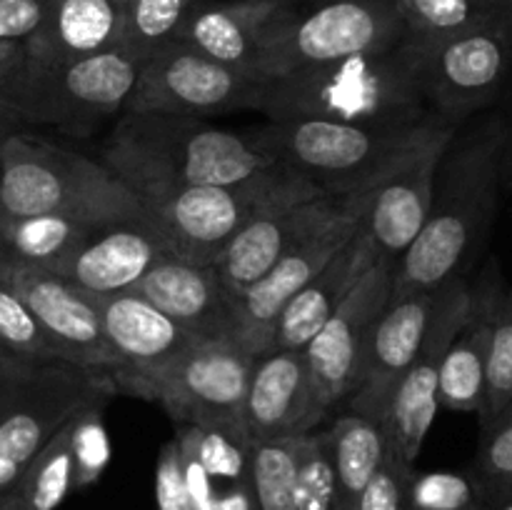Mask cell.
Wrapping results in <instances>:
<instances>
[{"label":"cell","instance_id":"cell-43","mask_svg":"<svg viewBox=\"0 0 512 510\" xmlns=\"http://www.w3.org/2000/svg\"><path fill=\"white\" fill-rule=\"evenodd\" d=\"M50 0H0V40H28L43 25Z\"/></svg>","mask_w":512,"mask_h":510},{"label":"cell","instance_id":"cell-15","mask_svg":"<svg viewBox=\"0 0 512 510\" xmlns=\"http://www.w3.org/2000/svg\"><path fill=\"white\" fill-rule=\"evenodd\" d=\"M393 275L395 263L380 255L353 293L303 348L315 393L328 413L348 400L358 385L370 333L393 295Z\"/></svg>","mask_w":512,"mask_h":510},{"label":"cell","instance_id":"cell-7","mask_svg":"<svg viewBox=\"0 0 512 510\" xmlns=\"http://www.w3.org/2000/svg\"><path fill=\"white\" fill-rule=\"evenodd\" d=\"M405 35L395 0H288L265 40L258 78H283L295 70L385 48Z\"/></svg>","mask_w":512,"mask_h":510},{"label":"cell","instance_id":"cell-2","mask_svg":"<svg viewBox=\"0 0 512 510\" xmlns=\"http://www.w3.org/2000/svg\"><path fill=\"white\" fill-rule=\"evenodd\" d=\"M503 143L505 115L455 133L440 160L428 220L395 263L393 290L435 293L473 258L498 213Z\"/></svg>","mask_w":512,"mask_h":510},{"label":"cell","instance_id":"cell-51","mask_svg":"<svg viewBox=\"0 0 512 510\" xmlns=\"http://www.w3.org/2000/svg\"><path fill=\"white\" fill-rule=\"evenodd\" d=\"M405 510H408V508H405Z\"/></svg>","mask_w":512,"mask_h":510},{"label":"cell","instance_id":"cell-41","mask_svg":"<svg viewBox=\"0 0 512 510\" xmlns=\"http://www.w3.org/2000/svg\"><path fill=\"white\" fill-rule=\"evenodd\" d=\"M153 488L158 510H195L193 500H190L188 483H185L180 445L175 438H170L160 448L158 463H155Z\"/></svg>","mask_w":512,"mask_h":510},{"label":"cell","instance_id":"cell-33","mask_svg":"<svg viewBox=\"0 0 512 510\" xmlns=\"http://www.w3.org/2000/svg\"><path fill=\"white\" fill-rule=\"evenodd\" d=\"M200 0H133L123 8L120 45L145 60L163 45L178 40L190 10Z\"/></svg>","mask_w":512,"mask_h":510},{"label":"cell","instance_id":"cell-11","mask_svg":"<svg viewBox=\"0 0 512 510\" xmlns=\"http://www.w3.org/2000/svg\"><path fill=\"white\" fill-rule=\"evenodd\" d=\"M512 78V20H485L463 33L425 43V93L438 118L463 125L488 108Z\"/></svg>","mask_w":512,"mask_h":510},{"label":"cell","instance_id":"cell-42","mask_svg":"<svg viewBox=\"0 0 512 510\" xmlns=\"http://www.w3.org/2000/svg\"><path fill=\"white\" fill-rule=\"evenodd\" d=\"M28 75V43L25 40H0V113L10 118L15 98Z\"/></svg>","mask_w":512,"mask_h":510},{"label":"cell","instance_id":"cell-30","mask_svg":"<svg viewBox=\"0 0 512 510\" xmlns=\"http://www.w3.org/2000/svg\"><path fill=\"white\" fill-rule=\"evenodd\" d=\"M13 490L25 510H55L68 498L70 490H75L70 420L30 460Z\"/></svg>","mask_w":512,"mask_h":510},{"label":"cell","instance_id":"cell-1","mask_svg":"<svg viewBox=\"0 0 512 510\" xmlns=\"http://www.w3.org/2000/svg\"><path fill=\"white\" fill-rule=\"evenodd\" d=\"M258 113L268 120L420 123L435 115L425 93V43L405 35L385 48L260 80Z\"/></svg>","mask_w":512,"mask_h":510},{"label":"cell","instance_id":"cell-22","mask_svg":"<svg viewBox=\"0 0 512 510\" xmlns=\"http://www.w3.org/2000/svg\"><path fill=\"white\" fill-rule=\"evenodd\" d=\"M348 195H318V198L293 200L263 210L243 225L238 235L230 240L223 258L215 268L235 295H243L250 285L258 283L283 255L295 245L323 228L330 218L343 210Z\"/></svg>","mask_w":512,"mask_h":510},{"label":"cell","instance_id":"cell-28","mask_svg":"<svg viewBox=\"0 0 512 510\" xmlns=\"http://www.w3.org/2000/svg\"><path fill=\"white\" fill-rule=\"evenodd\" d=\"M335 475L333 510H355L363 490L388 455V435L380 420L348 413L328 430Z\"/></svg>","mask_w":512,"mask_h":510},{"label":"cell","instance_id":"cell-19","mask_svg":"<svg viewBox=\"0 0 512 510\" xmlns=\"http://www.w3.org/2000/svg\"><path fill=\"white\" fill-rule=\"evenodd\" d=\"M433 295L435 293H425V290H400V293L393 290L370 333L358 385L348 398L350 413L383 420L400 378L410 368L423 343Z\"/></svg>","mask_w":512,"mask_h":510},{"label":"cell","instance_id":"cell-44","mask_svg":"<svg viewBox=\"0 0 512 510\" xmlns=\"http://www.w3.org/2000/svg\"><path fill=\"white\" fill-rule=\"evenodd\" d=\"M33 370L35 365H28L23 363V360L10 358V355H5L3 350H0V385L13 383V380H20V378H28Z\"/></svg>","mask_w":512,"mask_h":510},{"label":"cell","instance_id":"cell-50","mask_svg":"<svg viewBox=\"0 0 512 510\" xmlns=\"http://www.w3.org/2000/svg\"><path fill=\"white\" fill-rule=\"evenodd\" d=\"M115 3H118L120 8H125V5H128V3H133V0H115Z\"/></svg>","mask_w":512,"mask_h":510},{"label":"cell","instance_id":"cell-34","mask_svg":"<svg viewBox=\"0 0 512 510\" xmlns=\"http://www.w3.org/2000/svg\"><path fill=\"white\" fill-rule=\"evenodd\" d=\"M0 350L35 368L65 363L63 353L38 323L33 310L3 280H0Z\"/></svg>","mask_w":512,"mask_h":510},{"label":"cell","instance_id":"cell-31","mask_svg":"<svg viewBox=\"0 0 512 510\" xmlns=\"http://www.w3.org/2000/svg\"><path fill=\"white\" fill-rule=\"evenodd\" d=\"M300 438L250 443L248 480L258 510H295Z\"/></svg>","mask_w":512,"mask_h":510},{"label":"cell","instance_id":"cell-14","mask_svg":"<svg viewBox=\"0 0 512 510\" xmlns=\"http://www.w3.org/2000/svg\"><path fill=\"white\" fill-rule=\"evenodd\" d=\"M370 193L348 195L343 210L330 218L323 228L295 245L278 260L263 278L250 285L238 298V343H243L258 358L268 350L270 330L285 305L353 240L368 213Z\"/></svg>","mask_w":512,"mask_h":510},{"label":"cell","instance_id":"cell-16","mask_svg":"<svg viewBox=\"0 0 512 510\" xmlns=\"http://www.w3.org/2000/svg\"><path fill=\"white\" fill-rule=\"evenodd\" d=\"M0 280L20 295L38 323L50 335L63 360L90 373H105L115 380L118 360L105 340L100 313L85 290L40 265L20 263L0 253Z\"/></svg>","mask_w":512,"mask_h":510},{"label":"cell","instance_id":"cell-21","mask_svg":"<svg viewBox=\"0 0 512 510\" xmlns=\"http://www.w3.org/2000/svg\"><path fill=\"white\" fill-rule=\"evenodd\" d=\"M458 130L460 125L440 130L373 190L368 213L363 218V230L373 240L378 255L398 263L410 243L420 235L433 203L440 160Z\"/></svg>","mask_w":512,"mask_h":510},{"label":"cell","instance_id":"cell-36","mask_svg":"<svg viewBox=\"0 0 512 510\" xmlns=\"http://www.w3.org/2000/svg\"><path fill=\"white\" fill-rule=\"evenodd\" d=\"M103 408L105 400H95L70 418L75 490L98 483L113 458V445H110V435L103 423Z\"/></svg>","mask_w":512,"mask_h":510},{"label":"cell","instance_id":"cell-39","mask_svg":"<svg viewBox=\"0 0 512 510\" xmlns=\"http://www.w3.org/2000/svg\"><path fill=\"white\" fill-rule=\"evenodd\" d=\"M478 480L480 490H500L512 485V400L480 425V448H478Z\"/></svg>","mask_w":512,"mask_h":510},{"label":"cell","instance_id":"cell-4","mask_svg":"<svg viewBox=\"0 0 512 510\" xmlns=\"http://www.w3.org/2000/svg\"><path fill=\"white\" fill-rule=\"evenodd\" d=\"M450 120L430 115L413 125H353L335 120H270L255 143L328 195H358L378 188L413 158Z\"/></svg>","mask_w":512,"mask_h":510},{"label":"cell","instance_id":"cell-12","mask_svg":"<svg viewBox=\"0 0 512 510\" xmlns=\"http://www.w3.org/2000/svg\"><path fill=\"white\" fill-rule=\"evenodd\" d=\"M255 355L233 338L198 340L153 383L158 400L180 425L220 428L248 438L245 393Z\"/></svg>","mask_w":512,"mask_h":510},{"label":"cell","instance_id":"cell-27","mask_svg":"<svg viewBox=\"0 0 512 510\" xmlns=\"http://www.w3.org/2000/svg\"><path fill=\"white\" fill-rule=\"evenodd\" d=\"M120 35L123 8L115 0H50L43 25L25 40L28 70L115 48Z\"/></svg>","mask_w":512,"mask_h":510},{"label":"cell","instance_id":"cell-24","mask_svg":"<svg viewBox=\"0 0 512 510\" xmlns=\"http://www.w3.org/2000/svg\"><path fill=\"white\" fill-rule=\"evenodd\" d=\"M288 0H200L178 40L243 73L258 75L260 55Z\"/></svg>","mask_w":512,"mask_h":510},{"label":"cell","instance_id":"cell-8","mask_svg":"<svg viewBox=\"0 0 512 510\" xmlns=\"http://www.w3.org/2000/svg\"><path fill=\"white\" fill-rule=\"evenodd\" d=\"M140 63L130 50L115 45L28 70L10 118L20 125H53L75 138H88L103 120L123 115L138 83Z\"/></svg>","mask_w":512,"mask_h":510},{"label":"cell","instance_id":"cell-52","mask_svg":"<svg viewBox=\"0 0 512 510\" xmlns=\"http://www.w3.org/2000/svg\"><path fill=\"white\" fill-rule=\"evenodd\" d=\"M493 3H495V0H493Z\"/></svg>","mask_w":512,"mask_h":510},{"label":"cell","instance_id":"cell-13","mask_svg":"<svg viewBox=\"0 0 512 510\" xmlns=\"http://www.w3.org/2000/svg\"><path fill=\"white\" fill-rule=\"evenodd\" d=\"M470 305H473V285L463 275L448 280L435 290L428 328H425L418 355L400 378L388 410L380 420L385 425L390 450L410 468H415L418 463L420 450H423L425 438H428L435 415L440 410V365H443L450 343L468 320Z\"/></svg>","mask_w":512,"mask_h":510},{"label":"cell","instance_id":"cell-45","mask_svg":"<svg viewBox=\"0 0 512 510\" xmlns=\"http://www.w3.org/2000/svg\"><path fill=\"white\" fill-rule=\"evenodd\" d=\"M478 510H512V485L500 490H480V505Z\"/></svg>","mask_w":512,"mask_h":510},{"label":"cell","instance_id":"cell-20","mask_svg":"<svg viewBox=\"0 0 512 510\" xmlns=\"http://www.w3.org/2000/svg\"><path fill=\"white\" fill-rule=\"evenodd\" d=\"M130 290L163 310L195 338L238 340V295L228 288L215 265H198L168 255Z\"/></svg>","mask_w":512,"mask_h":510},{"label":"cell","instance_id":"cell-25","mask_svg":"<svg viewBox=\"0 0 512 510\" xmlns=\"http://www.w3.org/2000/svg\"><path fill=\"white\" fill-rule=\"evenodd\" d=\"M378 258L373 240L368 238L360 223L353 240L285 305L270 330L268 350L305 348Z\"/></svg>","mask_w":512,"mask_h":510},{"label":"cell","instance_id":"cell-18","mask_svg":"<svg viewBox=\"0 0 512 510\" xmlns=\"http://www.w3.org/2000/svg\"><path fill=\"white\" fill-rule=\"evenodd\" d=\"M325 415L303 348L268 350L253 360L243 408L250 443L303 438Z\"/></svg>","mask_w":512,"mask_h":510},{"label":"cell","instance_id":"cell-49","mask_svg":"<svg viewBox=\"0 0 512 510\" xmlns=\"http://www.w3.org/2000/svg\"><path fill=\"white\" fill-rule=\"evenodd\" d=\"M495 10H498L500 15H505V18L512 20V0H495Z\"/></svg>","mask_w":512,"mask_h":510},{"label":"cell","instance_id":"cell-17","mask_svg":"<svg viewBox=\"0 0 512 510\" xmlns=\"http://www.w3.org/2000/svg\"><path fill=\"white\" fill-rule=\"evenodd\" d=\"M90 298L100 313L110 353L118 360L115 385L135 395L148 398L155 380L200 340L133 290L90 293Z\"/></svg>","mask_w":512,"mask_h":510},{"label":"cell","instance_id":"cell-35","mask_svg":"<svg viewBox=\"0 0 512 510\" xmlns=\"http://www.w3.org/2000/svg\"><path fill=\"white\" fill-rule=\"evenodd\" d=\"M512 400V288L503 290L495 305L493 333H490L485 400L478 418L480 425L493 420Z\"/></svg>","mask_w":512,"mask_h":510},{"label":"cell","instance_id":"cell-6","mask_svg":"<svg viewBox=\"0 0 512 510\" xmlns=\"http://www.w3.org/2000/svg\"><path fill=\"white\" fill-rule=\"evenodd\" d=\"M318 195L328 193L288 165L275 163L238 183L153 190L135 198L170 253L190 263L218 265L230 240L250 218L273 205Z\"/></svg>","mask_w":512,"mask_h":510},{"label":"cell","instance_id":"cell-46","mask_svg":"<svg viewBox=\"0 0 512 510\" xmlns=\"http://www.w3.org/2000/svg\"><path fill=\"white\" fill-rule=\"evenodd\" d=\"M500 180H503V190H512V115L505 118V143L503 158H500Z\"/></svg>","mask_w":512,"mask_h":510},{"label":"cell","instance_id":"cell-38","mask_svg":"<svg viewBox=\"0 0 512 510\" xmlns=\"http://www.w3.org/2000/svg\"><path fill=\"white\" fill-rule=\"evenodd\" d=\"M480 485L475 475L433 470L415 473L408 480L405 508L408 510H478Z\"/></svg>","mask_w":512,"mask_h":510},{"label":"cell","instance_id":"cell-10","mask_svg":"<svg viewBox=\"0 0 512 510\" xmlns=\"http://www.w3.org/2000/svg\"><path fill=\"white\" fill-rule=\"evenodd\" d=\"M260 78L218 63L183 40L140 63L123 113H160L208 120L230 110H258Z\"/></svg>","mask_w":512,"mask_h":510},{"label":"cell","instance_id":"cell-26","mask_svg":"<svg viewBox=\"0 0 512 510\" xmlns=\"http://www.w3.org/2000/svg\"><path fill=\"white\" fill-rule=\"evenodd\" d=\"M498 263H490L473 285L470 315L445 353L438 378L440 408L455 413H480L485 400V373H488L490 333L500 293Z\"/></svg>","mask_w":512,"mask_h":510},{"label":"cell","instance_id":"cell-5","mask_svg":"<svg viewBox=\"0 0 512 510\" xmlns=\"http://www.w3.org/2000/svg\"><path fill=\"white\" fill-rule=\"evenodd\" d=\"M0 215H60L88 225L148 218L103 160L23 128L0 140Z\"/></svg>","mask_w":512,"mask_h":510},{"label":"cell","instance_id":"cell-47","mask_svg":"<svg viewBox=\"0 0 512 510\" xmlns=\"http://www.w3.org/2000/svg\"><path fill=\"white\" fill-rule=\"evenodd\" d=\"M0 510H25L23 503H20L18 493L15 490H8V493L0 498Z\"/></svg>","mask_w":512,"mask_h":510},{"label":"cell","instance_id":"cell-32","mask_svg":"<svg viewBox=\"0 0 512 510\" xmlns=\"http://www.w3.org/2000/svg\"><path fill=\"white\" fill-rule=\"evenodd\" d=\"M405 33L420 43H435L495 18L493 0H395Z\"/></svg>","mask_w":512,"mask_h":510},{"label":"cell","instance_id":"cell-48","mask_svg":"<svg viewBox=\"0 0 512 510\" xmlns=\"http://www.w3.org/2000/svg\"><path fill=\"white\" fill-rule=\"evenodd\" d=\"M18 128H23V125L15 123V120L8 118V115H5V113H0V140L8 138V135L13 133V130H18Z\"/></svg>","mask_w":512,"mask_h":510},{"label":"cell","instance_id":"cell-3","mask_svg":"<svg viewBox=\"0 0 512 510\" xmlns=\"http://www.w3.org/2000/svg\"><path fill=\"white\" fill-rule=\"evenodd\" d=\"M100 155L133 195L238 183L275 165L253 135L160 113L120 115Z\"/></svg>","mask_w":512,"mask_h":510},{"label":"cell","instance_id":"cell-37","mask_svg":"<svg viewBox=\"0 0 512 510\" xmlns=\"http://www.w3.org/2000/svg\"><path fill=\"white\" fill-rule=\"evenodd\" d=\"M335 475L330 458V435L313 433L300 438L298 478H295V510H333Z\"/></svg>","mask_w":512,"mask_h":510},{"label":"cell","instance_id":"cell-40","mask_svg":"<svg viewBox=\"0 0 512 510\" xmlns=\"http://www.w3.org/2000/svg\"><path fill=\"white\" fill-rule=\"evenodd\" d=\"M413 470L415 468L405 465L388 445L383 465L363 490L355 510H405V495H408V480Z\"/></svg>","mask_w":512,"mask_h":510},{"label":"cell","instance_id":"cell-29","mask_svg":"<svg viewBox=\"0 0 512 510\" xmlns=\"http://www.w3.org/2000/svg\"><path fill=\"white\" fill-rule=\"evenodd\" d=\"M95 228L100 225L60 215H0V253L20 263L55 270Z\"/></svg>","mask_w":512,"mask_h":510},{"label":"cell","instance_id":"cell-23","mask_svg":"<svg viewBox=\"0 0 512 510\" xmlns=\"http://www.w3.org/2000/svg\"><path fill=\"white\" fill-rule=\"evenodd\" d=\"M168 255V243L148 218L123 220L95 228L53 273L85 293H125Z\"/></svg>","mask_w":512,"mask_h":510},{"label":"cell","instance_id":"cell-9","mask_svg":"<svg viewBox=\"0 0 512 510\" xmlns=\"http://www.w3.org/2000/svg\"><path fill=\"white\" fill-rule=\"evenodd\" d=\"M115 390L110 375L70 363L40 365L28 378L0 385V498L75 413Z\"/></svg>","mask_w":512,"mask_h":510}]
</instances>
